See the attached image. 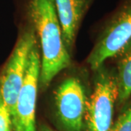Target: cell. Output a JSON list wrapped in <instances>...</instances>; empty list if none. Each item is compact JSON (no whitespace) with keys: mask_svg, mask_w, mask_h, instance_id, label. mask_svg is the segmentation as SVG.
I'll return each mask as SVG.
<instances>
[{"mask_svg":"<svg viewBox=\"0 0 131 131\" xmlns=\"http://www.w3.org/2000/svg\"><path fill=\"white\" fill-rule=\"evenodd\" d=\"M30 21L31 27L21 34L0 73V93L11 117L26 77L29 56L37 45V34L31 19Z\"/></svg>","mask_w":131,"mask_h":131,"instance_id":"cell-4","label":"cell"},{"mask_svg":"<svg viewBox=\"0 0 131 131\" xmlns=\"http://www.w3.org/2000/svg\"><path fill=\"white\" fill-rule=\"evenodd\" d=\"M40 131H53L51 130L50 127H43L40 129Z\"/></svg>","mask_w":131,"mask_h":131,"instance_id":"cell-11","label":"cell"},{"mask_svg":"<svg viewBox=\"0 0 131 131\" xmlns=\"http://www.w3.org/2000/svg\"><path fill=\"white\" fill-rule=\"evenodd\" d=\"M40 65L41 58L37 44L29 56L26 77L11 117L13 131H37L36 106Z\"/></svg>","mask_w":131,"mask_h":131,"instance_id":"cell-5","label":"cell"},{"mask_svg":"<svg viewBox=\"0 0 131 131\" xmlns=\"http://www.w3.org/2000/svg\"><path fill=\"white\" fill-rule=\"evenodd\" d=\"M85 90L75 77L65 80L55 91V103L61 124L67 131H82L87 102Z\"/></svg>","mask_w":131,"mask_h":131,"instance_id":"cell-6","label":"cell"},{"mask_svg":"<svg viewBox=\"0 0 131 131\" xmlns=\"http://www.w3.org/2000/svg\"><path fill=\"white\" fill-rule=\"evenodd\" d=\"M93 0H53L63 42L71 50L80 24Z\"/></svg>","mask_w":131,"mask_h":131,"instance_id":"cell-7","label":"cell"},{"mask_svg":"<svg viewBox=\"0 0 131 131\" xmlns=\"http://www.w3.org/2000/svg\"><path fill=\"white\" fill-rule=\"evenodd\" d=\"M131 42V0H123L109 16L98 42L90 52L88 63L93 70L116 57Z\"/></svg>","mask_w":131,"mask_h":131,"instance_id":"cell-3","label":"cell"},{"mask_svg":"<svg viewBox=\"0 0 131 131\" xmlns=\"http://www.w3.org/2000/svg\"><path fill=\"white\" fill-rule=\"evenodd\" d=\"M96 71L93 90L88 99L84 117V131H110L117 104L116 72L103 64Z\"/></svg>","mask_w":131,"mask_h":131,"instance_id":"cell-2","label":"cell"},{"mask_svg":"<svg viewBox=\"0 0 131 131\" xmlns=\"http://www.w3.org/2000/svg\"><path fill=\"white\" fill-rule=\"evenodd\" d=\"M117 106H123L131 96V42L117 56Z\"/></svg>","mask_w":131,"mask_h":131,"instance_id":"cell-8","label":"cell"},{"mask_svg":"<svg viewBox=\"0 0 131 131\" xmlns=\"http://www.w3.org/2000/svg\"><path fill=\"white\" fill-rule=\"evenodd\" d=\"M0 131H13L11 115L0 93Z\"/></svg>","mask_w":131,"mask_h":131,"instance_id":"cell-10","label":"cell"},{"mask_svg":"<svg viewBox=\"0 0 131 131\" xmlns=\"http://www.w3.org/2000/svg\"><path fill=\"white\" fill-rule=\"evenodd\" d=\"M28 15L39 40L42 58L39 81L44 87L71 63L53 0H31Z\"/></svg>","mask_w":131,"mask_h":131,"instance_id":"cell-1","label":"cell"},{"mask_svg":"<svg viewBox=\"0 0 131 131\" xmlns=\"http://www.w3.org/2000/svg\"><path fill=\"white\" fill-rule=\"evenodd\" d=\"M110 131H131V101L122 106V112L113 122Z\"/></svg>","mask_w":131,"mask_h":131,"instance_id":"cell-9","label":"cell"}]
</instances>
